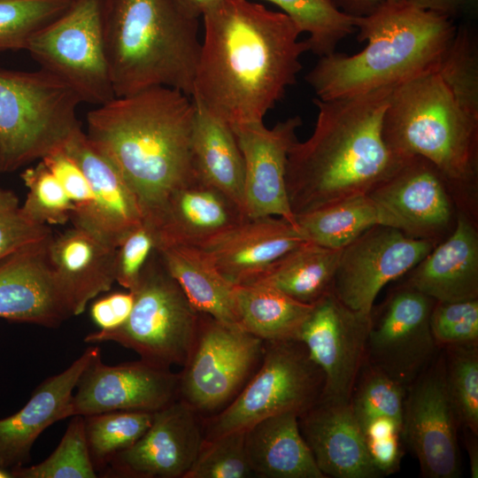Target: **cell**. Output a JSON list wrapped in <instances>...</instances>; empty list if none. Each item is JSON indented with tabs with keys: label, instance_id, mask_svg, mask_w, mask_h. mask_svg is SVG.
Instances as JSON below:
<instances>
[{
	"label": "cell",
	"instance_id": "7bdbcfd3",
	"mask_svg": "<svg viewBox=\"0 0 478 478\" xmlns=\"http://www.w3.org/2000/svg\"><path fill=\"white\" fill-rule=\"evenodd\" d=\"M429 323L436 345H477L478 298L436 302L433 306Z\"/></svg>",
	"mask_w": 478,
	"mask_h": 478
},
{
	"label": "cell",
	"instance_id": "83f0119b",
	"mask_svg": "<svg viewBox=\"0 0 478 478\" xmlns=\"http://www.w3.org/2000/svg\"><path fill=\"white\" fill-rule=\"evenodd\" d=\"M298 414L265 418L245 430V451L253 475L263 478H326L299 428Z\"/></svg>",
	"mask_w": 478,
	"mask_h": 478
},
{
	"label": "cell",
	"instance_id": "ab89813d",
	"mask_svg": "<svg viewBox=\"0 0 478 478\" xmlns=\"http://www.w3.org/2000/svg\"><path fill=\"white\" fill-rule=\"evenodd\" d=\"M443 363L446 389L459 425L478 435L477 345L448 347Z\"/></svg>",
	"mask_w": 478,
	"mask_h": 478
},
{
	"label": "cell",
	"instance_id": "ba28073f",
	"mask_svg": "<svg viewBox=\"0 0 478 478\" xmlns=\"http://www.w3.org/2000/svg\"><path fill=\"white\" fill-rule=\"evenodd\" d=\"M132 292L134 305L127 321L114 329L89 333L84 342H115L148 362L167 368L183 366L196 340L200 313L156 250Z\"/></svg>",
	"mask_w": 478,
	"mask_h": 478
},
{
	"label": "cell",
	"instance_id": "d4e9b609",
	"mask_svg": "<svg viewBox=\"0 0 478 478\" xmlns=\"http://www.w3.org/2000/svg\"><path fill=\"white\" fill-rule=\"evenodd\" d=\"M99 351L98 347L86 349L67 368L38 385L19 411L0 420V466L11 470L25 466L38 436L55 422L73 417V392Z\"/></svg>",
	"mask_w": 478,
	"mask_h": 478
},
{
	"label": "cell",
	"instance_id": "f546056e",
	"mask_svg": "<svg viewBox=\"0 0 478 478\" xmlns=\"http://www.w3.org/2000/svg\"><path fill=\"white\" fill-rule=\"evenodd\" d=\"M156 251L197 312L227 325L239 326L234 302L235 284L198 248L166 246Z\"/></svg>",
	"mask_w": 478,
	"mask_h": 478
},
{
	"label": "cell",
	"instance_id": "74e56055",
	"mask_svg": "<svg viewBox=\"0 0 478 478\" xmlns=\"http://www.w3.org/2000/svg\"><path fill=\"white\" fill-rule=\"evenodd\" d=\"M405 398V386L365 362L350 405L360 428L379 417L392 419L402 425Z\"/></svg>",
	"mask_w": 478,
	"mask_h": 478
},
{
	"label": "cell",
	"instance_id": "ee69618b",
	"mask_svg": "<svg viewBox=\"0 0 478 478\" xmlns=\"http://www.w3.org/2000/svg\"><path fill=\"white\" fill-rule=\"evenodd\" d=\"M52 235L50 226L28 220L13 191L0 187V260Z\"/></svg>",
	"mask_w": 478,
	"mask_h": 478
},
{
	"label": "cell",
	"instance_id": "5bb4252c",
	"mask_svg": "<svg viewBox=\"0 0 478 478\" xmlns=\"http://www.w3.org/2000/svg\"><path fill=\"white\" fill-rule=\"evenodd\" d=\"M435 300L405 285L371 321L366 362L403 386L431 363L437 346L430 329Z\"/></svg>",
	"mask_w": 478,
	"mask_h": 478
},
{
	"label": "cell",
	"instance_id": "c3c4849f",
	"mask_svg": "<svg viewBox=\"0 0 478 478\" xmlns=\"http://www.w3.org/2000/svg\"><path fill=\"white\" fill-rule=\"evenodd\" d=\"M400 435L365 438L374 466L382 474H390L398 467L401 458Z\"/></svg>",
	"mask_w": 478,
	"mask_h": 478
},
{
	"label": "cell",
	"instance_id": "d590c367",
	"mask_svg": "<svg viewBox=\"0 0 478 478\" xmlns=\"http://www.w3.org/2000/svg\"><path fill=\"white\" fill-rule=\"evenodd\" d=\"M437 73L460 106L478 117V37L469 25L457 27Z\"/></svg>",
	"mask_w": 478,
	"mask_h": 478
},
{
	"label": "cell",
	"instance_id": "277c9868",
	"mask_svg": "<svg viewBox=\"0 0 478 478\" xmlns=\"http://www.w3.org/2000/svg\"><path fill=\"white\" fill-rule=\"evenodd\" d=\"M357 38L367 42L358 53L320 57L305 80L317 98L354 96L395 88L437 72L457 26L452 19L408 2H385L373 12L355 16Z\"/></svg>",
	"mask_w": 478,
	"mask_h": 478
},
{
	"label": "cell",
	"instance_id": "8fae6325",
	"mask_svg": "<svg viewBox=\"0 0 478 478\" xmlns=\"http://www.w3.org/2000/svg\"><path fill=\"white\" fill-rule=\"evenodd\" d=\"M264 347L241 327L200 313L192 351L179 374V398L197 414L217 413L253 374Z\"/></svg>",
	"mask_w": 478,
	"mask_h": 478
},
{
	"label": "cell",
	"instance_id": "8992f818",
	"mask_svg": "<svg viewBox=\"0 0 478 478\" xmlns=\"http://www.w3.org/2000/svg\"><path fill=\"white\" fill-rule=\"evenodd\" d=\"M382 138L403 158L421 157L440 172L449 190L476 188L478 117L463 109L437 72L395 87L382 120Z\"/></svg>",
	"mask_w": 478,
	"mask_h": 478
},
{
	"label": "cell",
	"instance_id": "f6af8a7d",
	"mask_svg": "<svg viewBox=\"0 0 478 478\" xmlns=\"http://www.w3.org/2000/svg\"><path fill=\"white\" fill-rule=\"evenodd\" d=\"M156 245V235L148 221L143 220L130 229L116 247L115 282L127 290H134Z\"/></svg>",
	"mask_w": 478,
	"mask_h": 478
},
{
	"label": "cell",
	"instance_id": "4dcf8cb0",
	"mask_svg": "<svg viewBox=\"0 0 478 478\" xmlns=\"http://www.w3.org/2000/svg\"><path fill=\"white\" fill-rule=\"evenodd\" d=\"M342 251L305 241L244 284L267 285L295 300L313 304L332 290Z\"/></svg>",
	"mask_w": 478,
	"mask_h": 478
},
{
	"label": "cell",
	"instance_id": "52a82bcc",
	"mask_svg": "<svg viewBox=\"0 0 478 478\" xmlns=\"http://www.w3.org/2000/svg\"><path fill=\"white\" fill-rule=\"evenodd\" d=\"M75 91L50 73L0 69V159L12 172L62 149L81 129Z\"/></svg>",
	"mask_w": 478,
	"mask_h": 478
},
{
	"label": "cell",
	"instance_id": "3957f363",
	"mask_svg": "<svg viewBox=\"0 0 478 478\" xmlns=\"http://www.w3.org/2000/svg\"><path fill=\"white\" fill-rule=\"evenodd\" d=\"M195 107L190 96L153 87L115 96L87 114V135L118 167L143 220L196 174L191 158Z\"/></svg>",
	"mask_w": 478,
	"mask_h": 478
},
{
	"label": "cell",
	"instance_id": "44dd1931",
	"mask_svg": "<svg viewBox=\"0 0 478 478\" xmlns=\"http://www.w3.org/2000/svg\"><path fill=\"white\" fill-rule=\"evenodd\" d=\"M53 234L0 260V318L47 328L74 316L49 260Z\"/></svg>",
	"mask_w": 478,
	"mask_h": 478
},
{
	"label": "cell",
	"instance_id": "ffe728a7",
	"mask_svg": "<svg viewBox=\"0 0 478 478\" xmlns=\"http://www.w3.org/2000/svg\"><path fill=\"white\" fill-rule=\"evenodd\" d=\"M62 149L81 168L93 195L89 205L73 211L70 221L117 247L143 220L135 196L115 164L81 128Z\"/></svg>",
	"mask_w": 478,
	"mask_h": 478
},
{
	"label": "cell",
	"instance_id": "cb8c5ba5",
	"mask_svg": "<svg viewBox=\"0 0 478 478\" xmlns=\"http://www.w3.org/2000/svg\"><path fill=\"white\" fill-rule=\"evenodd\" d=\"M299 428L325 477L377 478L350 402L320 397L298 416Z\"/></svg>",
	"mask_w": 478,
	"mask_h": 478
},
{
	"label": "cell",
	"instance_id": "4316f807",
	"mask_svg": "<svg viewBox=\"0 0 478 478\" xmlns=\"http://www.w3.org/2000/svg\"><path fill=\"white\" fill-rule=\"evenodd\" d=\"M116 247L81 227L52 235L49 260L57 282L68 298L74 316L90 300L115 282Z\"/></svg>",
	"mask_w": 478,
	"mask_h": 478
},
{
	"label": "cell",
	"instance_id": "ac0fdd59",
	"mask_svg": "<svg viewBox=\"0 0 478 478\" xmlns=\"http://www.w3.org/2000/svg\"><path fill=\"white\" fill-rule=\"evenodd\" d=\"M204 440L198 414L177 398L153 412L151 424L100 473L104 477L184 478Z\"/></svg>",
	"mask_w": 478,
	"mask_h": 478
},
{
	"label": "cell",
	"instance_id": "e575fe53",
	"mask_svg": "<svg viewBox=\"0 0 478 478\" xmlns=\"http://www.w3.org/2000/svg\"><path fill=\"white\" fill-rule=\"evenodd\" d=\"M83 417L89 455L96 470L101 473L117 454L145 433L153 412L113 411Z\"/></svg>",
	"mask_w": 478,
	"mask_h": 478
},
{
	"label": "cell",
	"instance_id": "8d00e7d4",
	"mask_svg": "<svg viewBox=\"0 0 478 478\" xmlns=\"http://www.w3.org/2000/svg\"><path fill=\"white\" fill-rule=\"evenodd\" d=\"M10 471L12 478H96L87 444L84 417L73 416L58 447L42 462Z\"/></svg>",
	"mask_w": 478,
	"mask_h": 478
},
{
	"label": "cell",
	"instance_id": "816d5d0a",
	"mask_svg": "<svg viewBox=\"0 0 478 478\" xmlns=\"http://www.w3.org/2000/svg\"><path fill=\"white\" fill-rule=\"evenodd\" d=\"M176 6L187 16L199 19L216 7L223 0H173Z\"/></svg>",
	"mask_w": 478,
	"mask_h": 478
},
{
	"label": "cell",
	"instance_id": "bcb514c9",
	"mask_svg": "<svg viewBox=\"0 0 478 478\" xmlns=\"http://www.w3.org/2000/svg\"><path fill=\"white\" fill-rule=\"evenodd\" d=\"M42 161L73 203L74 209L87 207L92 203L93 195L86 175L63 149L50 153Z\"/></svg>",
	"mask_w": 478,
	"mask_h": 478
},
{
	"label": "cell",
	"instance_id": "5b68a950",
	"mask_svg": "<svg viewBox=\"0 0 478 478\" xmlns=\"http://www.w3.org/2000/svg\"><path fill=\"white\" fill-rule=\"evenodd\" d=\"M198 19L173 0H104V32L115 96L153 87L192 96L201 50Z\"/></svg>",
	"mask_w": 478,
	"mask_h": 478
},
{
	"label": "cell",
	"instance_id": "484cf974",
	"mask_svg": "<svg viewBox=\"0 0 478 478\" xmlns=\"http://www.w3.org/2000/svg\"><path fill=\"white\" fill-rule=\"evenodd\" d=\"M410 272L406 286L436 302L478 298V233L470 213L459 211L451 234Z\"/></svg>",
	"mask_w": 478,
	"mask_h": 478
},
{
	"label": "cell",
	"instance_id": "f907efd6",
	"mask_svg": "<svg viewBox=\"0 0 478 478\" xmlns=\"http://www.w3.org/2000/svg\"><path fill=\"white\" fill-rule=\"evenodd\" d=\"M337 7L352 16H365L383 4L387 0H333Z\"/></svg>",
	"mask_w": 478,
	"mask_h": 478
},
{
	"label": "cell",
	"instance_id": "4fadbf2b",
	"mask_svg": "<svg viewBox=\"0 0 478 478\" xmlns=\"http://www.w3.org/2000/svg\"><path fill=\"white\" fill-rule=\"evenodd\" d=\"M370 321L371 313L351 310L332 290L312 304L296 340L323 374L321 398L350 402L366 362Z\"/></svg>",
	"mask_w": 478,
	"mask_h": 478
},
{
	"label": "cell",
	"instance_id": "9a60e30c",
	"mask_svg": "<svg viewBox=\"0 0 478 478\" xmlns=\"http://www.w3.org/2000/svg\"><path fill=\"white\" fill-rule=\"evenodd\" d=\"M448 189L432 163L414 156L367 195L376 208L379 225L438 242L454 218V198Z\"/></svg>",
	"mask_w": 478,
	"mask_h": 478
},
{
	"label": "cell",
	"instance_id": "9f6ffc18",
	"mask_svg": "<svg viewBox=\"0 0 478 478\" xmlns=\"http://www.w3.org/2000/svg\"><path fill=\"white\" fill-rule=\"evenodd\" d=\"M0 173H2L1 159H0Z\"/></svg>",
	"mask_w": 478,
	"mask_h": 478
},
{
	"label": "cell",
	"instance_id": "d6986e66",
	"mask_svg": "<svg viewBox=\"0 0 478 478\" xmlns=\"http://www.w3.org/2000/svg\"><path fill=\"white\" fill-rule=\"evenodd\" d=\"M299 116L288 118L273 127L263 122L233 127L244 163L243 204L249 218L275 216L297 226L286 189V166Z\"/></svg>",
	"mask_w": 478,
	"mask_h": 478
},
{
	"label": "cell",
	"instance_id": "7c38bea8",
	"mask_svg": "<svg viewBox=\"0 0 478 478\" xmlns=\"http://www.w3.org/2000/svg\"><path fill=\"white\" fill-rule=\"evenodd\" d=\"M437 243L376 225L343 249L332 291L351 310L369 315L382 289L409 273Z\"/></svg>",
	"mask_w": 478,
	"mask_h": 478
},
{
	"label": "cell",
	"instance_id": "b9f144b4",
	"mask_svg": "<svg viewBox=\"0 0 478 478\" xmlns=\"http://www.w3.org/2000/svg\"><path fill=\"white\" fill-rule=\"evenodd\" d=\"M245 431L203 440L184 478H247L253 474L245 451Z\"/></svg>",
	"mask_w": 478,
	"mask_h": 478
},
{
	"label": "cell",
	"instance_id": "1f68e13d",
	"mask_svg": "<svg viewBox=\"0 0 478 478\" xmlns=\"http://www.w3.org/2000/svg\"><path fill=\"white\" fill-rule=\"evenodd\" d=\"M234 302L238 325L265 343L297 339L312 307L258 283L235 285Z\"/></svg>",
	"mask_w": 478,
	"mask_h": 478
},
{
	"label": "cell",
	"instance_id": "f1b7e54d",
	"mask_svg": "<svg viewBox=\"0 0 478 478\" xmlns=\"http://www.w3.org/2000/svg\"><path fill=\"white\" fill-rule=\"evenodd\" d=\"M193 102L191 158L194 173L226 194L245 213L244 163L235 133L227 122L202 104L194 99Z\"/></svg>",
	"mask_w": 478,
	"mask_h": 478
},
{
	"label": "cell",
	"instance_id": "db71d44e",
	"mask_svg": "<svg viewBox=\"0 0 478 478\" xmlns=\"http://www.w3.org/2000/svg\"><path fill=\"white\" fill-rule=\"evenodd\" d=\"M0 478H12L11 471L0 466Z\"/></svg>",
	"mask_w": 478,
	"mask_h": 478
},
{
	"label": "cell",
	"instance_id": "603a6c76",
	"mask_svg": "<svg viewBox=\"0 0 478 478\" xmlns=\"http://www.w3.org/2000/svg\"><path fill=\"white\" fill-rule=\"evenodd\" d=\"M249 218L230 197L195 175L175 189L148 221L156 249L197 247L216 234Z\"/></svg>",
	"mask_w": 478,
	"mask_h": 478
},
{
	"label": "cell",
	"instance_id": "f35d334b",
	"mask_svg": "<svg viewBox=\"0 0 478 478\" xmlns=\"http://www.w3.org/2000/svg\"><path fill=\"white\" fill-rule=\"evenodd\" d=\"M73 0H0V51L26 50L30 39Z\"/></svg>",
	"mask_w": 478,
	"mask_h": 478
},
{
	"label": "cell",
	"instance_id": "e0dca14e",
	"mask_svg": "<svg viewBox=\"0 0 478 478\" xmlns=\"http://www.w3.org/2000/svg\"><path fill=\"white\" fill-rule=\"evenodd\" d=\"M409 386L402 438L417 457L423 476L458 477L459 423L446 389L443 363L429 365Z\"/></svg>",
	"mask_w": 478,
	"mask_h": 478
},
{
	"label": "cell",
	"instance_id": "11a10c76",
	"mask_svg": "<svg viewBox=\"0 0 478 478\" xmlns=\"http://www.w3.org/2000/svg\"><path fill=\"white\" fill-rule=\"evenodd\" d=\"M394 3H401V2H406L407 0H387Z\"/></svg>",
	"mask_w": 478,
	"mask_h": 478
},
{
	"label": "cell",
	"instance_id": "836d02e7",
	"mask_svg": "<svg viewBox=\"0 0 478 478\" xmlns=\"http://www.w3.org/2000/svg\"><path fill=\"white\" fill-rule=\"evenodd\" d=\"M278 5L303 32L309 35V50L323 57L355 30V16L340 11L333 0H266Z\"/></svg>",
	"mask_w": 478,
	"mask_h": 478
},
{
	"label": "cell",
	"instance_id": "d6a6232c",
	"mask_svg": "<svg viewBox=\"0 0 478 478\" xmlns=\"http://www.w3.org/2000/svg\"><path fill=\"white\" fill-rule=\"evenodd\" d=\"M296 224L306 241L342 250L379 225V220L372 199L364 194L296 215Z\"/></svg>",
	"mask_w": 478,
	"mask_h": 478
},
{
	"label": "cell",
	"instance_id": "681fc988",
	"mask_svg": "<svg viewBox=\"0 0 478 478\" xmlns=\"http://www.w3.org/2000/svg\"><path fill=\"white\" fill-rule=\"evenodd\" d=\"M411 4L451 19L460 13L467 0H407Z\"/></svg>",
	"mask_w": 478,
	"mask_h": 478
},
{
	"label": "cell",
	"instance_id": "6da1fadb",
	"mask_svg": "<svg viewBox=\"0 0 478 478\" xmlns=\"http://www.w3.org/2000/svg\"><path fill=\"white\" fill-rule=\"evenodd\" d=\"M203 18L191 96L231 127L263 122L302 69V31L284 12L249 0H223Z\"/></svg>",
	"mask_w": 478,
	"mask_h": 478
},
{
	"label": "cell",
	"instance_id": "7402d4cb",
	"mask_svg": "<svg viewBox=\"0 0 478 478\" xmlns=\"http://www.w3.org/2000/svg\"><path fill=\"white\" fill-rule=\"evenodd\" d=\"M297 226L275 216L247 218L198 248L235 285L251 281L286 252L305 242Z\"/></svg>",
	"mask_w": 478,
	"mask_h": 478
},
{
	"label": "cell",
	"instance_id": "7dc6e473",
	"mask_svg": "<svg viewBox=\"0 0 478 478\" xmlns=\"http://www.w3.org/2000/svg\"><path fill=\"white\" fill-rule=\"evenodd\" d=\"M133 305L132 291L114 292L94 302L90 307V316L100 329L111 330L127 321Z\"/></svg>",
	"mask_w": 478,
	"mask_h": 478
},
{
	"label": "cell",
	"instance_id": "30bf717a",
	"mask_svg": "<svg viewBox=\"0 0 478 478\" xmlns=\"http://www.w3.org/2000/svg\"><path fill=\"white\" fill-rule=\"evenodd\" d=\"M104 0H73L39 30L26 50L66 83L82 103L97 106L115 97L104 32Z\"/></svg>",
	"mask_w": 478,
	"mask_h": 478
},
{
	"label": "cell",
	"instance_id": "9c48e42d",
	"mask_svg": "<svg viewBox=\"0 0 478 478\" xmlns=\"http://www.w3.org/2000/svg\"><path fill=\"white\" fill-rule=\"evenodd\" d=\"M321 370L296 339L266 342L258 369L236 397L203 422L204 439L245 431L272 415H300L320 397Z\"/></svg>",
	"mask_w": 478,
	"mask_h": 478
},
{
	"label": "cell",
	"instance_id": "60d3db41",
	"mask_svg": "<svg viewBox=\"0 0 478 478\" xmlns=\"http://www.w3.org/2000/svg\"><path fill=\"white\" fill-rule=\"evenodd\" d=\"M20 177L28 189L21 204V211L28 220L47 226L70 221L75 206L42 160L24 170Z\"/></svg>",
	"mask_w": 478,
	"mask_h": 478
},
{
	"label": "cell",
	"instance_id": "f5cc1de1",
	"mask_svg": "<svg viewBox=\"0 0 478 478\" xmlns=\"http://www.w3.org/2000/svg\"><path fill=\"white\" fill-rule=\"evenodd\" d=\"M475 435H473V438H471L468 443H466V449L467 452L469 454V459H470V470H471V475L473 478L478 477V445L476 438H474Z\"/></svg>",
	"mask_w": 478,
	"mask_h": 478
},
{
	"label": "cell",
	"instance_id": "2e32d148",
	"mask_svg": "<svg viewBox=\"0 0 478 478\" xmlns=\"http://www.w3.org/2000/svg\"><path fill=\"white\" fill-rule=\"evenodd\" d=\"M75 389L73 416L113 411L155 412L179 398V374L142 358L109 366L102 361L99 351Z\"/></svg>",
	"mask_w": 478,
	"mask_h": 478
},
{
	"label": "cell",
	"instance_id": "7a4b0ae2",
	"mask_svg": "<svg viewBox=\"0 0 478 478\" xmlns=\"http://www.w3.org/2000/svg\"><path fill=\"white\" fill-rule=\"evenodd\" d=\"M394 88L350 97L313 99L318 116L312 135L289 151L286 189L296 215L353 196L368 194L396 173L407 158L382 138V120Z\"/></svg>",
	"mask_w": 478,
	"mask_h": 478
}]
</instances>
